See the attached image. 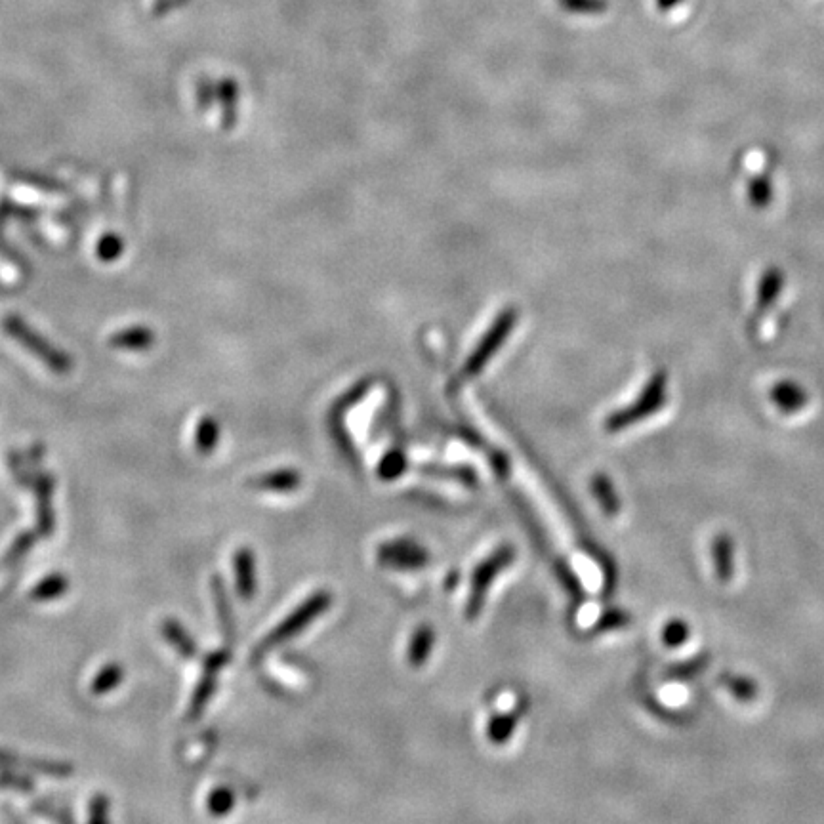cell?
I'll return each instance as SVG.
<instances>
[{
	"instance_id": "484cf974",
	"label": "cell",
	"mask_w": 824,
	"mask_h": 824,
	"mask_svg": "<svg viewBox=\"0 0 824 824\" xmlns=\"http://www.w3.org/2000/svg\"><path fill=\"white\" fill-rule=\"evenodd\" d=\"M403 470H405V458H403V454L392 453L388 454V456L382 460V464H380V468H378V475H380L382 479H386V481H392L395 477L403 474Z\"/></svg>"
},
{
	"instance_id": "83f0119b",
	"label": "cell",
	"mask_w": 824,
	"mask_h": 824,
	"mask_svg": "<svg viewBox=\"0 0 824 824\" xmlns=\"http://www.w3.org/2000/svg\"><path fill=\"white\" fill-rule=\"evenodd\" d=\"M729 689L741 701H752L758 695L756 683L752 680H746V678H733L729 681Z\"/></svg>"
},
{
	"instance_id": "8fae6325",
	"label": "cell",
	"mask_w": 824,
	"mask_h": 824,
	"mask_svg": "<svg viewBox=\"0 0 824 824\" xmlns=\"http://www.w3.org/2000/svg\"><path fill=\"white\" fill-rule=\"evenodd\" d=\"M714 569L721 582H729L735 575V544L727 535L716 536L712 542Z\"/></svg>"
},
{
	"instance_id": "e0dca14e",
	"label": "cell",
	"mask_w": 824,
	"mask_h": 824,
	"mask_svg": "<svg viewBox=\"0 0 824 824\" xmlns=\"http://www.w3.org/2000/svg\"><path fill=\"white\" fill-rule=\"evenodd\" d=\"M433 639L435 638H433V630L430 626H420L414 632L409 651H407V657L412 666H422L428 660L433 649Z\"/></svg>"
},
{
	"instance_id": "ba28073f",
	"label": "cell",
	"mask_w": 824,
	"mask_h": 824,
	"mask_svg": "<svg viewBox=\"0 0 824 824\" xmlns=\"http://www.w3.org/2000/svg\"><path fill=\"white\" fill-rule=\"evenodd\" d=\"M235 578H237V594L245 601H252L256 596V561L250 548H239L235 554Z\"/></svg>"
},
{
	"instance_id": "5bb4252c",
	"label": "cell",
	"mask_w": 824,
	"mask_h": 824,
	"mask_svg": "<svg viewBox=\"0 0 824 824\" xmlns=\"http://www.w3.org/2000/svg\"><path fill=\"white\" fill-rule=\"evenodd\" d=\"M69 590V577L63 573H52L46 578H42L41 582L31 590L29 598L33 601H54V599L62 598L63 594Z\"/></svg>"
},
{
	"instance_id": "f1b7e54d",
	"label": "cell",
	"mask_w": 824,
	"mask_h": 824,
	"mask_svg": "<svg viewBox=\"0 0 824 824\" xmlns=\"http://www.w3.org/2000/svg\"><path fill=\"white\" fill-rule=\"evenodd\" d=\"M109 807L111 802L107 796L98 794L92 802H90V811H88V819L92 823H107L109 821Z\"/></svg>"
},
{
	"instance_id": "ffe728a7",
	"label": "cell",
	"mask_w": 824,
	"mask_h": 824,
	"mask_svg": "<svg viewBox=\"0 0 824 824\" xmlns=\"http://www.w3.org/2000/svg\"><path fill=\"white\" fill-rule=\"evenodd\" d=\"M39 536L41 535H37L35 531H23V533L12 542L10 550L6 552V556L2 559V565H10V563H18V561H21L23 557L27 556V554L35 548Z\"/></svg>"
},
{
	"instance_id": "d4e9b609",
	"label": "cell",
	"mask_w": 824,
	"mask_h": 824,
	"mask_svg": "<svg viewBox=\"0 0 824 824\" xmlns=\"http://www.w3.org/2000/svg\"><path fill=\"white\" fill-rule=\"evenodd\" d=\"M748 195H750V203L758 206V208L769 205V203H771V195H773V189H771L769 180L763 178V176L754 178V180L750 182V186H748Z\"/></svg>"
},
{
	"instance_id": "2e32d148",
	"label": "cell",
	"mask_w": 824,
	"mask_h": 824,
	"mask_svg": "<svg viewBox=\"0 0 824 824\" xmlns=\"http://www.w3.org/2000/svg\"><path fill=\"white\" fill-rule=\"evenodd\" d=\"M124 680V670L121 664L111 662L105 664L102 670L96 674V678L90 683V693L96 697H102L111 693L113 689H117V685Z\"/></svg>"
},
{
	"instance_id": "7c38bea8",
	"label": "cell",
	"mask_w": 824,
	"mask_h": 824,
	"mask_svg": "<svg viewBox=\"0 0 824 824\" xmlns=\"http://www.w3.org/2000/svg\"><path fill=\"white\" fill-rule=\"evenodd\" d=\"M218 674H220V672L205 670L203 678L199 681V685H197V689H195V693H193V697H191V704H189V710H187V720L197 721L203 716L208 702H210L214 691H216Z\"/></svg>"
},
{
	"instance_id": "603a6c76",
	"label": "cell",
	"mask_w": 824,
	"mask_h": 824,
	"mask_svg": "<svg viewBox=\"0 0 824 824\" xmlns=\"http://www.w3.org/2000/svg\"><path fill=\"white\" fill-rule=\"evenodd\" d=\"M0 786L10 788V790H18L23 794H29L35 790V783L25 777L18 769H0Z\"/></svg>"
},
{
	"instance_id": "9c48e42d",
	"label": "cell",
	"mask_w": 824,
	"mask_h": 824,
	"mask_svg": "<svg viewBox=\"0 0 824 824\" xmlns=\"http://www.w3.org/2000/svg\"><path fill=\"white\" fill-rule=\"evenodd\" d=\"M212 596H214V605L218 609L222 634H224L227 645L231 647L235 643V617L231 611V601L227 596L226 582L220 575L212 577Z\"/></svg>"
},
{
	"instance_id": "44dd1931",
	"label": "cell",
	"mask_w": 824,
	"mask_h": 824,
	"mask_svg": "<svg viewBox=\"0 0 824 824\" xmlns=\"http://www.w3.org/2000/svg\"><path fill=\"white\" fill-rule=\"evenodd\" d=\"M594 495L598 496L599 504L607 514H617L618 498L613 491V483L605 475L594 479Z\"/></svg>"
},
{
	"instance_id": "ac0fdd59",
	"label": "cell",
	"mask_w": 824,
	"mask_h": 824,
	"mask_svg": "<svg viewBox=\"0 0 824 824\" xmlns=\"http://www.w3.org/2000/svg\"><path fill=\"white\" fill-rule=\"evenodd\" d=\"M517 716H519L517 712H508V714H500V716L493 718V721L489 723V729H487L489 739L495 742V744H502V742L508 741V739L512 737V733H514L517 721H519Z\"/></svg>"
},
{
	"instance_id": "4fadbf2b",
	"label": "cell",
	"mask_w": 824,
	"mask_h": 824,
	"mask_svg": "<svg viewBox=\"0 0 824 824\" xmlns=\"http://www.w3.org/2000/svg\"><path fill=\"white\" fill-rule=\"evenodd\" d=\"M771 401L781 411L790 414V412H798L804 407L807 403V395H805L804 388L798 386L796 382H781L771 390Z\"/></svg>"
},
{
	"instance_id": "8992f818",
	"label": "cell",
	"mask_w": 824,
	"mask_h": 824,
	"mask_svg": "<svg viewBox=\"0 0 824 824\" xmlns=\"http://www.w3.org/2000/svg\"><path fill=\"white\" fill-rule=\"evenodd\" d=\"M31 485L37 496V533L42 538H50L56 529V515L52 508L54 479L52 475L41 474L35 481H31Z\"/></svg>"
},
{
	"instance_id": "4dcf8cb0",
	"label": "cell",
	"mask_w": 824,
	"mask_h": 824,
	"mask_svg": "<svg viewBox=\"0 0 824 824\" xmlns=\"http://www.w3.org/2000/svg\"><path fill=\"white\" fill-rule=\"evenodd\" d=\"M624 622H628L626 615L617 613V611H611V613H607V615L603 617V622H601L599 626H603V628H617V626H622Z\"/></svg>"
},
{
	"instance_id": "3957f363",
	"label": "cell",
	"mask_w": 824,
	"mask_h": 824,
	"mask_svg": "<svg viewBox=\"0 0 824 824\" xmlns=\"http://www.w3.org/2000/svg\"><path fill=\"white\" fill-rule=\"evenodd\" d=\"M380 561L397 569H422L428 563V552L409 540H393L378 550Z\"/></svg>"
},
{
	"instance_id": "7a4b0ae2",
	"label": "cell",
	"mask_w": 824,
	"mask_h": 824,
	"mask_svg": "<svg viewBox=\"0 0 824 824\" xmlns=\"http://www.w3.org/2000/svg\"><path fill=\"white\" fill-rule=\"evenodd\" d=\"M515 552L512 546H502L498 548L495 554L487 557L485 561H481L474 571L472 577V592H470V599H468V617L475 618L479 615V611L485 605V596L487 590L491 588L493 580L500 571H504L512 561H514Z\"/></svg>"
},
{
	"instance_id": "1f68e13d",
	"label": "cell",
	"mask_w": 824,
	"mask_h": 824,
	"mask_svg": "<svg viewBox=\"0 0 824 824\" xmlns=\"http://www.w3.org/2000/svg\"><path fill=\"white\" fill-rule=\"evenodd\" d=\"M681 0H659L660 8H672V6H676V4H680Z\"/></svg>"
},
{
	"instance_id": "30bf717a",
	"label": "cell",
	"mask_w": 824,
	"mask_h": 824,
	"mask_svg": "<svg viewBox=\"0 0 824 824\" xmlns=\"http://www.w3.org/2000/svg\"><path fill=\"white\" fill-rule=\"evenodd\" d=\"M163 636H165L166 641L178 651V655H180L182 659H197L199 647H197L195 639L191 638V634L187 632L186 628H184L178 620L166 618L165 622H163Z\"/></svg>"
},
{
	"instance_id": "4316f807",
	"label": "cell",
	"mask_w": 824,
	"mask_h": 824,
	"mask_svg": "<svg viewBox=\"0 0 824 824\" xmlns=\"http://www.w3.org/2000/svg\"><path fill=\"white\" fill-rule=\"evenodd\" d=\"M559 2L569 12H582V14H598L607 8L605 0H559Z\"/></svg>"
},
{
	"instance_id": "7402d4cb",
	"label": "cell",
	"mask_w": 824,
	"mask_h": 824,
	"mask_svg": "<svg viewBox=\"0 0 824 824\" xmlns=\"http://www.w3.org/2000/svg\"><path fill=\"white\" fill-rule=\"evenodd\" d=\"M689 639V624L680 618L670 620L662 630V641L666 647H680Z\"/></svg>"
},
{
	"instance_id": "5b68a950",
	"label": "cell",
	"mask_w": 824,
	"mask_h": 824,
	"mask_svg": "<svg viewBox=\"0 0 824 824\" xmlns=\"http://www.w3.org/2000/svg\"><path fill=\"white\" fill-rule=\"evenodd\" d=\"M662 401H664V382H662V378H657V380H653V384L647 388L645 395L639 399L638 403H636L632 409L615 414V416L607 422V426H609V430H613V432L620 430V428L636 422L639 418H645L647 414H651L655 409H659Z\"/></svg>"
},
{
	"instance_id": "9a60e30c",
	"label": "cell",
	"mask_w": 824,
	"mask_h": 824,
	"mask_svg": "<svg viewBox=\"0 0 824 824\" xmlns=\"http://www.w3.org/2000/svg\"><path fill=\"white\" fill-rule=\"evenodd\" d=\"M783 289V273L779 269H769L763 275L762 283H760V292H758V313L754 319H758L762 313L771 308V304L777 300V296L781 294Z\"/></svg>"
},
{
	"instance_id": "277c9868",
	"label": "cell",
	"mask_w": 824,
	"mask_h": 824,
	"mask_svg": "<svg viewBox=\"0 0 824 824\" xmlns=\"http://www.w3.org/2000/svg\"><path fill=\"white\" fill-rule=\"evenodd\" d=\"M0 769H18V771H31L35 775H50L56 779H65L73 775V765L67 762H52V760H41V758H23L18 754L0 750Z\"/></svg>"
},
{
	"instance_id": "6da1fadb",
	"label": "cell",
	"mask_w": 824,
	"mask_h": 824,
	"mask_svg": "<svg viewBox=\"0 0 824 824\" xmlns=\"http://www.w3.org/2000/svg\"><path fill=\"white\" fill-rule=\"evenodd\" d=\"M330 603H332V598L327 590L315 592L292 615L285 618L273 632H269L264 641H260V645L252 651V664L264 659L268 653L277 649L279 645H283L285 641L304 632L315 618L321 617L329 609Z\"/></svg>"
},
{
	"instance_id": "f546056e",
	"label": "cell",
	"mask_w": 824,
	"mask_h": 824,
	"mask_svg": "<svg viewBox=\"0 0 824 824\" xmlns=\"http://www.w3.org/2000/svg\"><path fill=\"white\" fill-rule=\"evenodd\" d=\"M229 660H231V649H229V647H226V649H218V651H212V653H208L205 660H203V670L220 672Z\"/></svg>"
},
{
	"instance_id": "cb8c5ba5",
	"label": "cell",
	"mask_w": 824,
	"mask_h": 824,
	"mask_svg": "<svg viewBox=\"0 0 824 824\" xmlns=\"http://www.w3.org/2000/svg\"><path fill=\"white\" fill-rule=\"evenodd\" d=\"M197 451L210 454L218 445V426L212 420H205L197 430Z\"/></svg>"
},
{
	"instance_id": "d6986e66",
	"label": "cell",
	"mask_w": 824,
	"mask_h": 824,
	"mask_svg": "<svg viewBox=\"0 0 824 824\" xmlns=\"http://www.w3.org/2000/svg\"><path fill=\"white\" fill-rule=\"evenodd\" d=\"M233 805H235V794H233V790L227 788V786L214 788V790L210 792L208 800H206L208 813L214 815V817H224V815H227V813L233 809Z\"/></svg>"
},
{
	"instance_id": "52a82bcc",
	"label": "cell",
	"mask_w": 824,
	"mask_h": 824,
	"mask_svg": "<svg viewBox=\"0 0 824 824\" xmlns=\"http://www.w3.org/2000/svg\"><path fill=\"white\" fill-rule=\"evenodd\" d=\"M302 485V475L298 470H277L269 472L260 477H254L248 481V487L254 491H266V493H294Z\"/></svg>"
}]
</instances>
